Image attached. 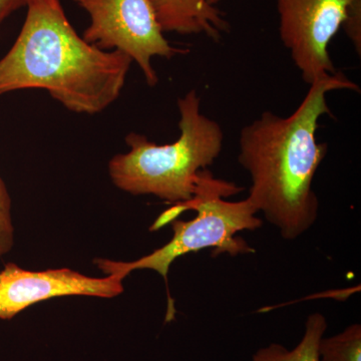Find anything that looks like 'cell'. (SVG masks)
<instances>
[{"label":"cell","instance_id":"obj_1","mask_svg":"<svg viewBox=\"0 0 361 361\" xmlns=\"http://www.w3.org/2000/svg\"><path fill=\"white\" fill-rule=\"evenodd\" d=\"M339 90L360 87L337 71L310 85L290 116L265 111L240 133L238 161L251 180L247 198L285 240L298 238L317 220L313 179L329 146L316 134L320 118L332 116L327 94Z\"/></svg>","mask_w":361,"mask_h":361},{"label":"cell","instance_id":"obj_2","mask_svg":"<svg viewBox=\"0 0 361 361\" xmlns=\"http://www.w3.org/2000/svg\"><path fill=\"white\" fill-rule=\"evenodd\" d=\"M26 7L20 35L0 59V96L45 90L73 113L106 110L120 97L133 59L85 42L61 0H32Z\"/></svg>","mask_w":361,"mask_h":361},{"label":"cell","instance_id":"obj_3","mask_svg":"<svg viewBox=\"0 0 361 361\" xmlns=\"http://www.w3.org/2000/svg\"><path fill=\"white\" fill-rule=\"evenodd\" d=\"M180 135L172 144L157 145L146 135L130 133V151L111 159L109 173L118 189L132 195H153L180 204L191 200L201 171L217 160L224 145L222 127L201 111V99L191 90L178 99Z\"/></svg>","mask_w":361,"mask_h":361},{"label":"cell","instance_id":"obj_4","mask_svg":"<svg viewBox=\"0 0 361 361\" xmlns=\"http://www.w3.org/2000/svg\"><path fill=\"white\" fill-rule=\"evenodd\" d=\"M242 188L234 183L217 179L209 171H201L196 191L191 200L176 204L165 211L152 226L151 231L172 224L173 238L165 246L133 262H116L96 259L97 267L108 275L125 278L137 269L155 270L167 280L170 266L188 253L211 249L213 255L227 253L234 256L255 250L236 234L262 227L255 207L245 200L230 202L228 197L239 194Z\"/></svg>","mask_w":361,"mask_h":361},{"label":"cell","instance_id":"obj_5","mask_svg":"<svg viewBox=\"0 0 361 361\" xmlns=\"http://www.w3.org/2000/svg\"><path fill=\"white\" fill-rule=\"evenodd\" d=\"M90 16L82 39L103 51H120L140 66L149 87L159 82L152 59H170L187 49L164 37L149 0H73Z\"/></svg>","mask_w":361,"mask_h":361},{"label":"cell","instance_id":"obj_6","mask_svg":"<svg viewBox=\"0 0 361 361\" xmlns=\"http://www.w3.org/2000/svg\"><path fill=\"white\" fill-rule=\"evenodd\" d=\"M355 0H276L280 39L308 85L337 73L329 45Z\"/></svg>","mask_w":361,"mask_h":361},{"label":"cell","instance_id":"obj_7","mask_svg":"<svg viewBox=\"0 0 361 361\" xmlns=\"http://www.w3.org/2000/svg\"><path fill=\"white\" fill-rule=\"evenodd\" d=\"M123 278L89 277L61 268L30 271L8 263L0 270V319L9 320L35 303L63 296L114 298L123 292Z\"/></svg>","mask_w":361,"mask_h":361},{"label":"cell","instance_id":"obj_8","mask_svg":"<svg viewBox=\"0 0 361 361\" xmlns=\"http://www.w3.org/2000/svg\"><path fill=\"white\" fill-rule=\"evenodd\" d=\"M164 32L205 35L220 42L230 32L222 11L207 0H149Z\"/></svg>","mask_w":361,"mask_h":361},{"label":"cell","instance_id":"obj_9","mask_svg":"<svg viewBox=\"0 0 361 361\" xmlns=\"http://www.w3.org/2000/svg\"><path fill=\"white\" fill-rule=\"evenodd\" d=\"M327 330V320L319 312L308 316L305 332L300 342L290 350L279 343H271L259 348L252 361H320V341Z\"/></svg>","mask_w":361,"mask_h":361},{"label":"cell","instance_id":"obj_10","mask_svg":"<svg viewBox=\"0 0 361 361\" xmlns=\"http://www.w3.org/2000/svg\"><path fill=\"white\" fill-rule=\"evenodd\" d=\"M318 351L320 361H361V325L353 323L336 336H323Z\"/></svg>","mask_w":361,"mask_h":361},{"label":"cell","instance_id":"obj_11","mask_svg":"<svg viewBox=\"0 0 361 361\" xmlns=\"http://www.w3.org/2000/svg\"><path fill=\"white\" fill-rule=\"evenodd\" d=\"M14 229L11 218V199L0 178V256L8 253L13 246Z\"/></svg>","mask_w":361,"mask_h":361},{"label":"cell","instance_id":"obj_12","mask_svg":"<svg viewBox=\"0 0 361 361\" xmlns=\"http://www.w3.org/2000/svg\"><path fill=\"white\" fill-rule=\"evenodd\" d=\"M349 39L353 42L358 56L361 54V0H355L349 6L345 20L342 23Z\"/></svg>","mask_w":361,"mask_h":361},{"label":"cell","instance_id":"obj_13","mask_svg":"<svg viewBox=\"0 0 361 361\" xmlns=\"http://www.w3.org/2000/svg\"><path fill=\"white\" fill-rule=\"evenodd\" d=\"M32 0H0V26L18 9L26 7Z\"/></svg>","mask_w":361,"mask_h":361},{"label":"cell","instance_id":"obj_14","mask_svg":"<svg viewBox=\"0 0 361 361\" xmlns=\"http://www.w3.org/2000/svg\"><path fill=\"white\" fill-rule=\"evenodd\" d=\"M207 1H208L209 4H212V6H215V4H218L221 0H207Z\"/></svg>","mask_w":361,"mask_h":361}]
</instances>
